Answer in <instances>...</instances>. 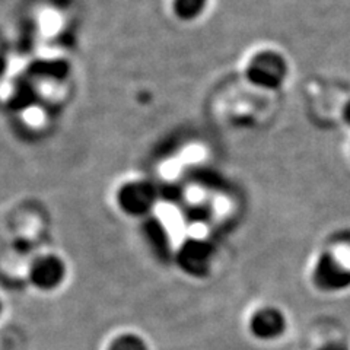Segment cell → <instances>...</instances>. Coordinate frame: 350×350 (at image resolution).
I'll list each match as a JSON object with an SVG mask.
<instances>
[{
	"label": "cell",
	"mask_w": 350,
	"mask_h": 350,
	"mask_svg": "<svg viewBox=\"0 0 350 350\" xmlns=\"http://www.w3.org/2000/svg\"><path fill=\"white\" fill-rule=\"evenodd\" d=\"M64 266L57 257H41L31 269V280L41 289H53L62 282Z\"/></svg>",
	"instance_id": "1"
},
{
	"label": "cell",
	"mask_w": 350,
	"mask_h": 350,
	"mask_svg": "<svg viewBox=\"0 0 350 350\" xmlns=\"http://www.w3.org/2000/svg\"><path fill=\"white\" fill-rule=\"evenodd\" d=\"M155 202V193L148 184H130L120 193V204L129 213H145Z\"/></svg>",
	"instance_id": "2"
},
{
	"label": "cell",
	"mask_w": 350,
	"mask_h": 350,
	"mask_svg": "<svg viewBox=\"0 0 350 350\" xmlns=\"http://www.w3.org/2000/svg\"><path fill=\"white\" fill-rule=\"evenodd\" d=\"M254 63L250 68V78L256 83L262 85H278L284 76V64L273 54H266V56L256 57Z\"/></svg>",
	"instance_id": "3"
},
{
	"label": "cell",
	"mask_w": 350,
	"mask_h": 350,
	"mask_svg": "<svg viewBox=\"0 0 350 350\" xmlns=\"http://www.w3.org/2000/svg\"><path fill=\"white\" fill-rule=\"evenodd\" d=\"M315 280L324 289H340L350 283V273L328 254L323 256L315 271Z\"/></svg>",
	"instance_id": "4"
},
{
	"label": "cell",
	"mask_w": 350,
	"mask_h": 350,
	"mask_svg": "<svg viewBox=\"0 0 350 350\" xmlns=\"http://www.w3.org/2000/svg\"><path fill=\"white\" fill-rule=\"evenodd\" d=\"M209 256L211 248L206 244L190 241L180 250L178 261L185 271L193 273V275H203L209 265Z\"/></svg>",
	"instance_id": "5"
},
{
	"label": "cell",
	"mask_w": 350,
	"mask_h": 350,
	"mask_svg": "<svg viewBox=\"0 0 350 350\" xmlns=\"http://www.w3.org/2000/svg\"><path fill=\"white\" fill-rule=\"evenodd\" d=\"M251 328L256 336L261 338H271L279 336L284 328V320L276 310H262L254 315Z\"/></svg>",
	"instance_id": "6"
},
{
	"label": "cell",
	"mask_w": 350,
	"mask_h": 350,
	"mask_svg": "<svg viewBox=\"0 0 350 350\" xmlns=\"http://www.w3.org/2000/svg\"><path fill=\"white\" fill-rule=\"evenodd\" d=\"M144 231L153 251H155L161 258H168L170 243L165 229H163L161 222L157 221V219H149L144 225Z\"/></svg>",
	"instance_id": "7"
},
{
	"label": "cell",
	"mask_w": 350,
	"mask_h": 350,
	"mask_svg": "<svg viewBox=\"0 0 350 350\" xmlns=\"http://www.w3.org/2000/svg\"><path fill=\"white\" fill-rule=\"evenodd\" d=\"M207 0H174V10L181 19H193L200 15Z\"/></svg>",
	"instance_id": "8"
},
{
	"label": "cell",
	"mask_w": 350,
	"mask_h": 350,
	"mask_svg": "<svg viewBox=\"0 0 350 350\" xmlns=\"http://www.w3.org/2000/svg\"><path fill=\"white\" fill-rule=\"evenodd\" d=\"M109 350H146V346L136 336H122L114 340Z\"/></svg>",
	"instance_id": "9"
},
{
	"label": "cell",
	"mask_w": 350,
	"mask_h": 350,
	"mask_svg": "<svg viewBox=\"0 0 350 350\" xmlns=\"http://www.w3.org/2000/svg\"><path fill=\"white\" fill-rule=\"evenodd\" d=\"M321 350H347V349L342 345H338V343H330V345L324 346Z\"/></svg>",
	"instance_id": "10"
},
{
	"label": "cell",
	"mask_w": 350,
	"mask_h": 350,
	"mask_svg": "<svg viewBox=\"0 0 350 350\" xmlns=\"http://www.w3.org/2000/svg\"><path fill=\"white\" fill-rule=\"evenodd\" d=\"M346 120L350 123V104H349L347 108H346Z\"/></svg>",
	"instance_id": "11"
}]
</instances>
